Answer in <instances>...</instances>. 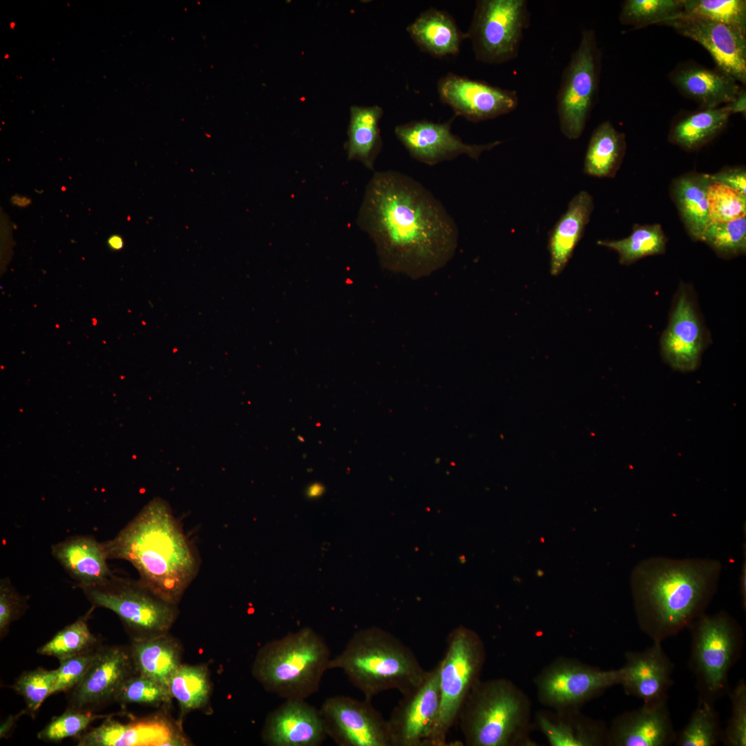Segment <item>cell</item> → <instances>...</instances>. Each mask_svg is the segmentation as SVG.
Wrapping results in <instances>:
<instances>
[{
	"instance_id": "6da1fadb",
	"label": "cell",
	"mask_w": 746,
	"mask_h": 746,
	"mask_svg": "<svg viewBox=\"0 0 746 746\" xmlns=\"http://www.w3.org/2000/svg\"><path fill=\"white\" fill-rule=\"evenodd\" d=\"M357 222L374 242L385 268L414 279L444 267L458 245L457 225L443 204L420 182L397 171L374 174Z\"/></svg>"
},
{
	"instance_id": "7a4b0ae2",
	"label": "cell",
	"mask_w": 746,
	"mask_h": 746,
	"mask_svg": "<svg viewBox=\"0 0 746 746\" xmlns=\"http://www.w3.org/2000/svg\"><path fill=\"white\" fill-rule=\"evenodd\" d=\"M722 564L707 558L651 557L631 576L634 610L641 631L662 642L688 627L715 595Z\"/></svg>"
},
{
	"instance_id": "3957f363",
	"label": "cell",
	"mask_w": 746,
	"mask_h": 746,
	"mask_svg": "<svg viewBox=\"0 0 746 746\" xmlns=\"http://www.w3.org/2000/svg\"><path fill=\"white\" fill-rule=\"evenodd\" d=\"M103 544L108 560L131 563L143 585L175 605L198 571L191 542L168 503L160 498L149 502Z\"/></svg>"
},
{
	"instance_id": "277c9868",
	"label": "cell",
	"mask_w": 746,
	"mask_h": 746,
	"mask_svg": "<svg viewBox=\"0 0 746 746\" xmlns=\"http://www.w3.org/2000/svg\"><path fill=\"white\" fill-rule=\"evenodd\" d=\"M329 669L341 670L369 700L388 690L406 694L428 672L408 646L376 627L355 632L342 651L331 658Z\"/></svg>"
},
{
	"instance_id": "5b68a950",
	"label": "cell",
	"mask_w": 746,
	"mask_h": 746,
	"mask_svg": "<svg viewBox=\"0 0 746 746\" xmlns=\"http://www.w3.org/2000/svg\"><path fill=\"white\" fill-rule=\"evenodd\" d=\"M468 746H537L530 733L532 703L510 680L479 679L458 714Z\"/></svg>"
},
{
	"instance_id": "8992f818",
	"label": "cell",
	"mask_w": 746,
	"mask_h": 746,
	"mask_svg": "<svg viewBox=\"0 0 746 746\" xmlns=\"http://www.w3.org/2000/svg\"><path fill=\"white\" fill-rule=\"evenodd\" d=\"M330 660L323 638L304 627L264 644L252 674L267 691L285 700H306L319 689Z\"/></svg>"
},
{
	"instance_id": "52a82bcc",
	"label": "cell",
	"mask_w": 746,
	"mask_h": 746,
	"mask_svg": "<svg viewBox=\"0 0 746 746\" xmlns=\"http://www.w3.org/2000/svg\"><path fill=\"white\" fill-rule=\"evenodd\" d=\"M691 632L689 667L696 680L699 698L715 704L729 689V673L743 646L738 622L725 611L704 613L688 627Z\"/></svg>"
},
{
	"instance_id": "ba28073f",
	"label": "cell",
	"mask_w": 746,
	"mask_h": 746,
	"mask_svg": "<svg viewBox=\"0 0 746 746\" xmlns=\"http://www.w3.org/2000/svg\"><path fill=\"white\" fill-rule=\"evenodd\" d=\"M93 607L115 613L131 641L169 633L178 615V605L165 601L139 580L112 575L98 584L81 589Z\"/></svg>"
},
{
	"instance_id": "9c48e42d",
	"label": "cell",
	"mask_w": 746,
	"mask_h": 746,
	"mask_svg": "<svg viewBox=\"0 0 746 746\" xmlns=\"http://www.w3.org/2000/svg\"><path fill=\"white\" fill-rule=\"evenodd\" d=\"M444 657L439 662L440 702L428 746H442L457 720L469 692L480 679L486 658L481 638L475 631L459 626L448 634Z\"/></svg>"
},
{
	"instance_id": "30bf717a",
	"label": "cell",
	"mask_w": 746,
	"mask_h": 746,
	"mask_svg": "<svg viewBox=\"0 0 746 746\" xmlns=\"http://www.w3.org/2000/svg\"><path fill=\"white\" fill-rule=\"evenodd\" d=\"M526 0H478L466 39L479 61L501 64L515 59L530 25Z\"/></svg>"
},
{
	"instance_id": "8fae6325",
	"label": "cell",
	"mask_w": 746,
	"mask_h": 746,
	"mask_svg": "<svg viewBox=\"0 0 746 746\" xmlns=\"http://www.w3.org/2000/svg\"><path fill=\"white\" fill-rule=\"evenodd\" d=\"M620 668L604 670L560 656L544 667L534 683L539 702L553 710L580 709L606 689L620 684Z\"/></svg>"
},
{
	"instance_id": "7c38bea8",
	"label": "cell",
	"mask_w": 746,
	"mask_h": 746,
	"mask_svg": "<svg viewBox=\"0 0 746 746\" xmlns=\"http://www.w3.org/2000/svg\"><path fill=\"white\" fill-rule=\"evenodd\" d=\"M599 72L594 31L584 30L564 70L557 95L560 131L568 140L578 139L584 130L597 93Z\"/></svg>"
},
{
	"instance_id": "4fadbf2b",
	"label": "cell",
	"mask_w": 746,
	"mask_h": 746,
	"mask_svg": "<svg viewBox=\"0 0 746 746\" xmlns=\"http://www.w3.org/2000/svg\"><path fill=\"white\" fill-rule=\"evenodd\" d=\"M709 343L692 287L681 283L673 300L669 323L660 339L662 359L674 370L687 373L700 365Z\"/></svg>"
},
{
	"instance_id": "5bb4252c",
	"label": "cell",
	"mask_w": 746,
	"mask_h": 746,
	"mask_svg": "<svg viewBox=\"0 0 746 746\" xmlns=\"http://www.w3.org/2000/svg\"><path fill=\"white\" fill-rule=\"evenodd\" d=\"M371 701L346 696L326 698L319 711L327 736L339 746H391L387 720Z\"/></svg>"
},
{
	"instance_id": "9a60e30c",
	"label": "cell",
	"mask_w": 746,
	"mask_h": 746,
	"mask_svg": "<svg viewBox=\"0 0 746 746\" xmlns=\"http://www.w3.org/2000/svg\"><path fill=\"white\" fill-rule=\"evenodd\" d=\"M440 702L439 663L403 698L387 720L391 746H428Z\"/></svg>"
},
{
	"instance_id": "2e32d148",
	"label": "cell",
	"mask_w": 746,
	"mask_h": 746,
	"mask_svg": "<svg viewBox=\"0 0 746 746\" xmlns=\"http://www.w3.org/2000/svg\"><path fill=\"white\" fill-rule=\"evenodd\" d=\"M130 646H102L79 682L70 690L66 709L94 711L115 701L122 685L136 673Z\"/></svg>"
},
{
	"instance_id": "e0dca14e",
	"label": "cell",
	"mask_w": 746,
	"mask_h": 746,
	"mask_svg": "<svg viewBox=\"0 0 746 746\" xmlns=\"http://www.w3.org/2000/svg\"><path fill=\"white\" fill-rule=\"evenodd\" d=\"M441 102L457 115L479 122L508 114L518 106L515 90L449 73L437 82Z\"/></svg>"
},
{
	"instance_id": "ac0fdd59",
	"label": "cell",
	"mask_w": 746,
	"mask_h": 746,
	"mask_svg": "<svg viewBox=\"0 0 746 746\" xmlns=\"http://www.w3.org/2000/svg\"><path fill=\"white\" fill-rule=\"evenodd\" d=\"M664 25L702 45L714 60L717 69L746 82V31L736 27L693 17H679Z\"/></svg>"
},
{
	"instance_id": "d6986e66",
	"label": "cell",
	"mask_w": 746,
	"mask_h": 746,
	"mask_svg": "<svg viewBox=\"0 0 746 746\" xmlns=\"http://www.w3.org/2000/svg\"><path fill=\"white\" fill-rule=\"evenodd\" d=\"M452 119L443 123L425 119L412 121L397 125L394 133L414 159L431 166L461 155L478 160L483 152L502 143V141L484 144L464 143L452 133Z\"/></svg>"
},
{
	"instance_id": "ffe728a7",
	"label": "cell",
	"mask_w": 746,
	"mask_h": 746,
	"mask_svg": "<svg viewBox=\"0 0 746 746\" xmlns=\"http://www.w3.org/2000/svg\"><path fill=\"white\" fill-rule=\"evenodd\" d=\"M104 719L97 727L77 736L79 746L185 745L186 740L163 716H153L127 723Z\"/></svg>"
},
{
	"instance_id": "44dd1931",
	"label": "cell",
	"mask_w": 746,
	"mask_h": 746,
	"mask_svg": "<svg viewBox=\"0 0 746 746\" xmlns=\"http://www.w3.org/2000/svg\"><path fill=\"white\" fill-rule=\"evenodd\" d=\"M661 644L653 642L643 651H627L624 664L620 667V685L625 694L646 704L667 700V692L673 684L674 664Z\"/></svg>"
},
{
	"instance_id": "7402d4cb",
	"label": "cell",
	"mask_w": 746,
	"mask_h": 746,
	"mask_svg": "<svg viewBox=\"0 0 746 746\" xmlns=\"http://www.w3.org/2000/svg\"><path fill=\"white\" fill-rule=\"evenodd\" d=\"M327 737L319 709L306 700H285L267 716L264 743L271 746H319Z\"/></svg>"
},
{
	"instance_id": "603a6c76",
	"label": "cell",
	"mask_w": 746,
	"mask_h": 746,
	"mask_svg": "<svg viewBox=\"0 0 746 746\" xmlns=\"http://www.w3.org/2000/svg\"><path fill=\"white\" fill-rule=\"evenodd\" d=\"M667 700L646 704L615 716L609 728V746H667L674 743Z\"/></svg>"
},
{
	"instance_id": "cb8c5ba5",
	"label": "cell",
	"mask_w": 746,
	"mask_h": 746,
	"mask_svg": "<svg viewBox=\"0 0 746 746\" xmlns=\"http://www.w3.org/2000/svg\"><path fill=\"white\" fill-rule=\"evenodd\" d=\"M534 720L551 746H609V728L580 709L540 710Z\"/></svg>"
},
{
	"instance_id": "d4e9b609",
	"label": "cell",
	"mask_w": 746,
	"mask_h": 746,
	"mask_svg": "<svg viewBox=\"0 0 746 746\" xmlns=\"http://www.w3.org/2000/svg\"><path fill=\"white\" fill-rule=\"evenodd\" d=\"M51 552L80 589L102 583L113 573L103 542L91 536L68 537L53 544Z\"/></svg>"
},
{
	"instance_id": "484cf974",
	"label": "cell",
	"mask_w": 746,
	"mask_h": 746,
	"mask_svg": "<svg viewBox=\"0 0 746 746\" xmlns=\"http://www.w3.org/2000/svg\"><path fill=\"white\" fill-rule=\"evenodd\" d=\"M593 197L586 191H580L568 204L566 211L549 232L548 249L550 253V271L559 275L572 257L574 249L583 236L593 211Z\"/></svg>"
},
{
	"instance_id": "4316f807",
	"label": "cell",
	"mask_w": 746,
	"mask_h": 746,
	"mask_svg": "<svg viewBox=\"0 0 746 746\" xmlns=\"http://www.w3.org/2000/svg\"><path fill=\"white\" fill-rule=\"evenodd\" d=\"M670 76L671 82L683 95L704 108L731 103L740 89L738 82L723 71L694 64L681 66Z\"/></svg>"
},
{
	"instance_id": "83f0119b",
	"label": "cell",
	"mask_w": 746,
	"mask_h": 746,
	"mask_svg": "<svg viewBox=\"0 0 746 746\" xmlns=\"http://www.w3.org/2000/svg\"><path fill=\"white\" fill-rule=\"evenodd\" d=\"M406 30L422 51L438 58L457 55L466 39L450 14L434 8L421 12Z\"/></svg>"
},
{
	"instance_id": "f1b7e54d",
	"label": "cell",
	"mask_w": 746,
	"mask_h": 746,
	"mask_svg": "<svg viewBox=\"0 0 746 746\" xmlns=\"http://www.w3.org/2000/svg\"><path fill=\"white\" fill-rule=\"evenodd\" d=\"M709 174L690 172L676 178L671 185V196L687 233L700 241L710 223L707 199Z\"/></svg>"
},
{
	"instance_id": "f546056e",
	"label": "cell",
	"mask_w": 746,
	"mask_h": 746,
	"mask_svg": "<svg viewBox=\"0 0 746 746\" xmlns=\"http://www.w3.org/2000/svg\"><path fill=\"white\" fill-rule=\"evenodd\" d=\"M130 649L136 672L168 687L170 678L182 664V647L169 633L131 641Z\"/></svg>"
},
{
	"instance_id": "4dcf8cb0",
	"label": "cell",
	"mask_w": 746,
	"mask_h": 746,
	"mask_svg": "<svg viewBox=\"0 0 746 746\" xmlns=\"http://www.w3.org/2000/svg\"><path fill=\"white\" fill-rule=\"evenodd\" d=\"M383 113L382 108L377 105L350 107L345 146L348 160L360 161L367 169H373L382 147L379 123Z\"/></svg>"
},
{
	"instance_id": "1f68e13d",
	"label": "cell",
	"mask_w": 746,
	"mask_h": 746,
	"mask_svg": "<svg viewBox=\"0 0 746 746\" xmlns=\"http://www.w3.org/2000/svg\"><path fill=\"white\" fill-rule=\"evenodd\" d=\"M625 151V135L609 121L602 122L591 136L584 157V173L597 178H614Z\"/></svg>"
},
{
	"instance_id": "d6a6232c",
	"label": "cell",
	"mask_w": 746,
	"mask_h": 746,
	"mask_svg": "<svg viewBox=\"0 0 746 746\" xmlns=\"http://www.w3.org/2000/svg\"><path fill=\"white\" fill-rule=\"evenodd\" d=\"M731 115L727 105L687 114L672 126L669 140L687 151L698 149L721 132Z\"/></svg>"
},
{
	"instance_id": "836d02e7",
	"label": "cell",
	"mask_w": 746,
	"mask_h": 746,
	"mask_svg": "<svg viewBox=\"0 0 746 746\" xmlns=\"http://www.w3.org/2000/svg\"><path fill=\"white\" fill-rule=\"evenodd\" d=\"M667 238L659 224H638L627 238L615 240H598L597 244L615 251L619 262L629 265L647 256L662 254Z\"/></svg>"
},
{
	"instance_id": "e575fe53",
	"label": "cell",
	"mask_w": 746,
	"mask_h": 746,
	"mask_svg": "<svg viewBox=\"0 0 746 746\" xmlns=\"http://www.w3.org/2000/svg\"><path fill=\"white\" fill-rule=\"evenodd\" d=\"M168 689L184 713L203 707L211 694L207 667L182 664L170 678Z\"/></svg>"
},
{
	"instance_id": "d590c367",
	"label": "cell",
	"mask_w": 746,
	"mask_h": 746,
	"mask_svg": "<svg viewBox=\"0 0 746 746\" xmlns=\"http://www.w3.org/2000/svg\"><path fill=\"white\" fill-rule=\"evenodd\" d=\"M90 613L91 610L58 631L50 640L39 647L37 653L56 658L60 661L101 646L99 640L88 627V620Z\"/></svg>"
},
{
	"instance_id": "8d00e7d4",
	"label": "cell",
	"mask_w": 746,
	"mask_h": 746,
	"mask_svg": "<svg viewBox=\"0 0 746 746\" xmlns=\"http://www.w3.org/2000/svg\"><path fill=\"white\" fill-rule=\"evenodd\" d=\"M723 729L714 704L698 699L685 727L676 734V746H715L721 742Z\"/></svg>"
},
{
	"instance_id": "74e56055",
	"label": "cell",
	"mask_w": 746,
	"mask_h": 746,
	"mask_svg": "<svg viewBox=\"0 0 746 746\" xmlns=\"http://www.w3.org/2000/svg\"><path fill=\"white\" fill-rule=\"evenodd\" d=\"M682 0H627L620 15L622 23L635 28L663 24L682 12Z\"/></svg>"
},
{
	"instance_id": "f35d334b",
	"label": "cell",
	"mask_w": 746,
	"mask_h": 746,
	"mask_svg": "<svg viewBox=\"0 0 746 746\" xmlns=\"http://www.w3.org/2000/svg\"><path fill=\"white\" fill-rule=\"evenodd\" d=\"M682 3L683 10L679 17L706 19L746 31L745 0H682Z\"/></svg>"
},
{
	"instance_id": "ab89813d",
	"label": "cell",
	"mask_w": 746,
	"mask_h": 746,
	"mask_svg": "<svg viewBox=\"0 0 746 746\" xmlns=\"http://www.w3.org/2000/svg\"><path fill=\"white\" fill-rule=\"evenodd\" d=\"M700 241L723 258H731L746 252V216L726 222H710Z\"/></svg>"
},
{
	"instance_id": "60d3db41",
	"label": "cell",
	"mask_w": 746,
	"mask_h": 746,
	"mask_svg": "<svg viewBox=\"0 0 746 746\" xmlns=\"http://www.w3.org/2000/svg\"><path fill=\"white\" fill-rule=\"evenodd\" d=\"M172 699L169 689L155 680L137 673L129 677L118 690L115 701L152 707L166 705Z\"/></svg>"
},
{
	"instance_id": "b9f144b4",
	"label": "cell",
	"mask_w": 746,
	"mask_h": 746,
	"mask_svg": "<svg viewBox=\"0 0 746 746\" xmlns=\"http://www.w3.org/2000/svg\"><path fill=\"white\" fill-rule=\"evenodd\" d=\"M115 715L66 709L62 714L53 717L37 734V738L46 742H59L67 738L77 737L95 720Z\"/></svg>"
},
{
	"instance_id": "7bdbcfd3",
	"label": "cell",
	"mask_w": 746,
	"mask_h": 746,
	"mask_svg": "<svg viewBox=\"0 0 746 746\" xmlns=\"http://www.w3.org/2000/svg\"><path fill=\"white\" fill-rule=\"evenodd\" d=\"M707 199L710 222H726L746 216V195L722 183L710 180Z\"/></svg>"
},
{
	"instance_id": "ee69618b",
	"label": "cell",
	"mask_w": 746,
	"mask_h": 746,
	"mask_svg": "<svg viewBox=\"0 0 746 746\" xmlns=\"http://www.w3.org/2000/svg\"><path fill=\"white\" fill-rule=\"evenodd\" d=\"M57 674V669L48 670L39 667L23 672L12 688L26 702L25 712L33 716L44 701L50 696Z\"/></svg>"
},
{
	"instance_id": "f6af8a7d",
	"label": "cell",
	"mask_w": 746,
	"mask_h": 746,
	"mask_svg": "<svg viewBox=\"0 0 746 746\" xmlns=\"http://www.w3.org/2000/svg\"><path fill=\"white\" fill-rule=\"evenodd\" d=\"M731 715L723 729L721 742L725 746L746 745V683L738 681L729 693Z\"/></svg>"
},
{
	"instance_id": "bcb514c9",
	"label": "cell",
	"mask_w": 746,
	"mask_h": 746,
	"mask_svg": "<svg viewBox=\"0 0 746 746\" xmlns=\"http://www.w3.org/2000/svg\"><path fill=\"white\" fill-rule=\"evenodd\" d=\"M102 646L60 660L50 696L63 691L68 692L75 687L89 669Z\"/></svg>"
},
{
	"instance_id": "7dc6e473",
	"label": "cell",
	"mask_w": 746,
	"mask_h": 746,
	"mask_svg": "<svg viewBox=\"0 0 746 746\" xmlns=\"http://www.w3.org/2000/svg\"><path fill=\"white\" fill-rule=\"evenodd\" d=\"M26 600L12 585L9 578L0 581V638L2 640L8 633L12 622L24 613Z\"/></svg>"
},
{
	"instance_id": "c3c4849f",
	"label": "cell",
	"mask_w": 746,
	"mask_h": 746,
	"mask_svg": "<svg viewBox=\"0 0 746 746\" xmlns=\"http://www.w3.org/2000/svg\"><path fill=\"white\" fill-rule=\"evenodd\" d=\"M713 182L722 183L746 195V172L743 167L727 168L709 175Z\"/></svg>"
},
{
	"instance_id": "681fc988",
	"label": "cell",
	"mask_w": 746,
	"mask_h": 746,
	"mask_svg": "<svg viewBox=\"0 0 746 746\" xmlns=\"http://www.w3.org/2000/svg\"><path fill=\"white\" fill-rule=\"evenodd\" d=\"M727 106L729 108L731 114L742 113L745 115L746 113L745 90L740 88L733 101L727 104Z\"/></svg>"
},
{
	"instance_id": "f907efd6",
	"label": "cell",
	"mask_w": 746,
	"mask_h": 746,
	"mask_svg": "<svg viewBox=\"0 0 746 746\" xmlns=\"http://www.w3.org/2000/svg\"><path fill=\"white\" fill-rule=\"evenodd\" d=\"M746 558L745 557L744 562L742 564V569L740 577V594L741 597L742 605L745 611L746 607Z\"/></svg>"
},
{
	"instance_id": "816d5d0a",
	"label": "cell",
	"mask_w": 746,
	"mask_h": 746,
	"mask_svg": "<svg viewBox=\"0 0 746 746\" xmlns=\"http://www.w3.org/2000/svg\"><path fill=\"white\" fill-rule=\"evenodd\" d=\"M108 245L114 250H119L123 247L124 242L119 236L113 235L108 239Z\"/></svg>"
},
{
	"instance_id": "f5cc1de1",
	"label": "cell",
	"mask_w": 746,
	"mask_h": 746,
	"mask_svg": "<svg viewBox=\"0 0 746 746\" xmlns=\"http://www.w3.org/2000/svg\"><path fill=\"white\" fill-rule=\"evenodd\" d=\"M323 492V488L319 485L312 486L307 491L308 496L310 497H316L319 496Z\"/></svg>"
}]
</instances>
